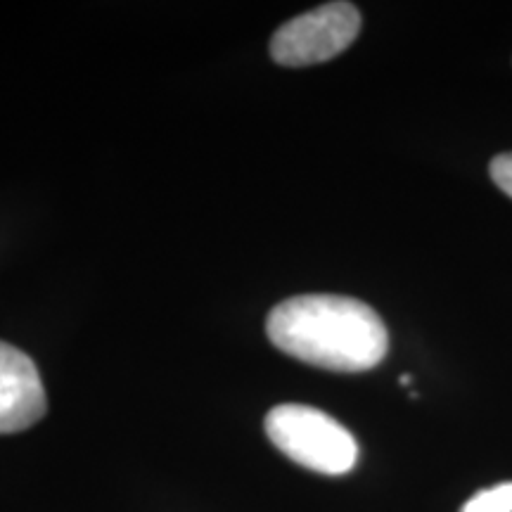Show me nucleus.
<instances>
[{
  "label": "nucleus",
  "instance_id": "nucleus-1",
  "mask_svg": "<svg viewBox=\"0 0 512 512\" xmlns=\"http://www.w3.org/2000/svg\"><path fill=\"white\" fill-rule=\"evenodd\" d=\"M266 335L309 366L363 373L382 363L389 335L375 309L342 294H299L268 313Z\"/></svg>",
  "mask_w": 512,
  "mask_h": 512
},
{
  "label": "nucleus",
  "instance_id": "nucleus-2",
  "mask_svg": "<svg viewBox=\"0 0 512 512\" xmlns=\"http://www.w3.org/2000/svg\"><path fill=\"white\" fill-rule=\"evenodd\" d=\"M271 444L287 458L320 475H347L358 460V444L347 427L320 408L280 403L264 420Z\"/></svg>",
  "mask_w": 512,
  "mask_h": 512
},
{
  "label": "nucleus",
  "instance_id": "nucleus-3",
  "mask_svg": "<svg viewBox=\"0 0 512 512\" xmlns=\"http://www.w3.org/2000/svg\"><path fill=\"white\" fill-rule=\"evenodd\" d=\"M361 31L351 3H325L290 19L271 38V57L283 67H309L344 53Z\"/></svg>",
  "mask_w": 512,
  "mask_h": 512
},
{
  "label": "nucleus",
  "instance_id": "nucleus-4",
  "mask_svg": "<svg viewBox=\"0 0 512 512\" xmlns=\"http://www.w3.org/2000/svg\"><path fill=\"white\" fill-rule=\"evenodd\" d=\"M46 411V387L36 363L24 351L0 342V434L29 430Z\"/></svg>",
  "mask_w": 512,
  "mask_h": 512
},
{
  "label": "nucleus",
  "instance_id": "nucleus-5",
  "mask_svg": "<svg viewBox=\"0 0 512 512\" xmlns=\"http://www.w3.org/2000/svg\"><path fill=\"white\" fill-rule=\"evenodd\" d=\"M460 512H512V482L479 491Z\"/></svg>",
  "mask_w": 512,
  "mask_h": 512
},
{
  "label": "nucleus",
  "instance_id": "nucleus-6",
  "mask_svg": "<svg viewBox=\"0 0 512 512\" xmlns=\"http://www.w3.org/2000/svg\"><path fill=\"white\" fill-rule=\"evenodd\" d=\"M489 171L494 183L512 200V152H508V155H498L494 162H491Z\"/></svg>",
  "mask_w": 512,
  "mask_h": 512
},
{
  "label": "nucleus",
  "instance_id": "nucleus-7",
  "mask_svg": "<svg viewBox=\"0 0 512 512\" xmlns=\"http://www.w3.org/2000/svg\"><path fill=\"white\" fill-rule=\"evenodd\" d=\"M401 384H411V375H403L401 377Z\"/></svg>",
  "mask_w": 512,
  "mask_h": 512
}]
</instances>
